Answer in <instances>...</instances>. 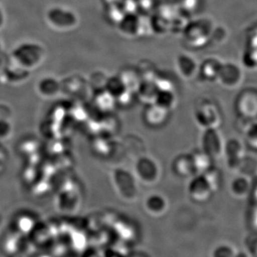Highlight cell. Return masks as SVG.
<instances>
[{"label": "cell", "instance_id": "obj_22", "mask_svg": "<svg viewBox=\"0 0 257 257\" xmlns=\"http://www.w3.org/2000/svg\"><path fill=\"white\" fill-rule=\"evenodd\" d=\"M238 173L240 175L245 176V177L251 179V177L257 175V159L256 157L248 156L246 155Z\"/></svg>", "mask_w": 257, "mask_h": 257}, {"label": "cell", "instance_id": "obj_23", "mask_svg": "<svg viewBox=\"0 0 257 257\" xmlns=\"http://www.w3.org/2000/svg\"><path fill=\"white\" fill-rule=\"evenodd\" d=\"M202 175L205 178L214 193L219 190L221 185V176L218 169L214 167H211L209 170L202 174Z\"/></svg>", "mask_w": 257, "mask_h": 257}, {"label": "cell", "instance_id": "obj_28", "mask_svg": "<svg viewBox=\"0 0 257 257\" xmlns=\"http://www.w3.org/2000/svg\"><path fill=\"white\" fill-rule=\"evenodd\" d=\"M199 0H181L180 5L186 13H194Z\"/></svg>", "mask_w": 257, "mask_h": 257}, {"label": "cell", "instance_id": "obj_30", "mask_svg": "<svg viewBox=\"0 0 257 257\" xmlns=\"http://www.w3.org/2000/svg\"><path fill=\"white\" fill-rule=\"evenodd\" d=\"M251 195L252 196L253 202L257 203V180L254 183L252 182Z\"/></svg>", "mask_w": 257, "mask_h": 257}, {"label": "cell", "instance_id": "obj_5", "mask_svg": "<svg viewBox=\"0 0 257 257\" xmlns=\"http://www.w3.org/2000/svg\"><path fill=\"white\" fill-rule=\"evenodd\" d=\"M244 146L237 139H231L225 143L224 155L226 157V163L231 172L238 173L245 156Z\"/></svg>", "mask_w": 257, "mask_h": 257}, {"label": "cell", "instance_id": "obj_18", "mask_svg": "<svg viewBox=\"0 0 257 257\" xmlns=\"http://www.w3.org/2000/svg\"><path fill=\"white\" fill-rule=\"evenodd\" d=\"M177 67L179 73L186 79L194 78L199 70L195 60L187 55H182L179 57Z\"/></svg>", "mask_w": 257, "mask_h": 257}, {"label": "cell", "instance_id": "obj_27", "mask_svg": "<svg viewBox=\"0 0 257 257\" xmlns=\"http://www.w3.org/2000/svg\"><path fill=\"white\" fill-rule=\"evenodd\" d=\"M248 145L252 148L257 150V122L254 121L249 128L245 133Z\"/></svg>", "mask_w": 257, "mask_h": 257}, {"label": "cell", "instance_id": "obj_8", "mask_svg": "<svg viewBox=\"0 0 257 257\" xmlns=\"http://www.w3.org/2000/svg\"><path fill=\"white\" fill-rule=\"evenodd\" d=\"M194 23L186 30V40L191 47H202L210 40L212 30H207V22L199 20Z\"/></svg>", "mask_w": 257, "mask_h": 257}, {"label": "cell", "instance_id": "obj_19", "mask_svg": "<svg viewBox=\"0 0 257 257\" xmlns=\"http://www.w3.org/2000/svg\"><path fill=\"white\" fill-rule=\"evenodd\" d=\"M139 99L147 105L155 103L158 89L155 81H142L138 90Z\"/></svg>", "mask_w": 257, "mask_h": 257}, {"label": "cell", "instance_id": "obj_24", "mask_svg": "<svg viewBox=\"0 0 257 257\" xmlns=\"http://www.w3.org/2000/svg\"><path fill=\"white\" fill-rule=\"evenodd\" d=\"M126 89L119 77L107 79L105 90L107 91L115 99H117Z\"/></svg>", "mask_w": 257, "mask_h": 257}, {"label": "cell", "instance_id": "obj_29", "mask_svg": "<svg viewBox=\"0 0 257 257\" xmlns=\"http://www.w3.org/2000/svg\"><path fill=\"white\" fill-rule=\"evenodd\" d=\"M248 219L250 224L253 227L257 228V203L253 202L248 211Z\"/></svg>", "mask_w": 257, "mask_h": 257}, {"label": "cell", "instance_id": "obj_13", "mask_svg": "<svg viewBox=\"0 0 257 257\" xmlns=\"http://www.w3.org/2000/svg\"><path fill=\"white\" fill-rule=\"evenodd\" d=\"M172 169L176 175L182 178L195 175L190 154H181L172 162Z\"/></svg>", "mask_w": 257, "mask_h": 257}, {"label": "cell", "instance_id": "obj_6", "mask_svg": "<svg viewBox=\"0 0 257 257\" xmlns=\"http://www.w3.org/2000/svg\"><path fill=\"white\" fill-rule=\"evenodd\" d=\"M236 109L239 116L255 120L257 118V92L253 89L243 91L236 101Z\"/></svg>", "mask_w": 257, "mask_h": 257}, {"label": "cell", "instance_id": "obj_25", "mask_svg": "<svg viewBox=\"0 0 257 257\" xmlns=\"http://www.w3.org/2000/svg\"><path fill=\"white\" fill-rule=\"evenodd\" d=\"M96 103H98V105L101 110L109 112L114 109L116 104V99L105 89L99 93L98 99H96Z\"/></svg>", "mask_w": 257, "mask_h": 257}, {"label": "cell", "instance_id": "obj_7", "mask_svg": "<svg viewBox=\"0 0 257 257\" xmlns=\"http://www.w3.org/2000/svg\"><path fill=\"white\" fill-rule=\"evenodd\" d=\"M189 197L194 202H207L214 194L210 186L202 175L193 176L187 188Z\"/></svg>", "mask_w": 257, "mask_h": 257}, {"label": "cell", "instance_id": "obj_12", "mask_svg": "<svg viewBox=\"0 0 257 257\" xmlns=\"http://www.w3.org/2000/svg\"><path fill=\"white\" fill-rule=\"evenodd\" d=\"M144 207L150 215L155 217L161 216L168 210V199L163 194L153 193L147 196L144 203Z\"/></svg>", "mask_w": 257, "mask_h": 257}, {"label": "cell", "instance_id": "obj_14", "mask_svg": "<svg viewBox=\"0 0 257 257\" xmlns=\"http://www.w3.org/2000/svg\"><path fill=\"white\" fill-rule=\"evenodd\" d=\"M61 84L53 77H45L40 79L37 84V92L39 95L45 99H52L59 95L61 92Z\"/></svg>", "mask_w": 257, "mask_h": 257}, {"label": "cell", "instance_id": "obj_15", "mask_svg": "<svg viewBox=\"0 0 257 257\" xmlns=\"http://www.w3.org/2000/svg\"><path fill=\"white\" fill-rule=\"evenodd\" d=\"M252 181L245 176L239 175L231 182L230 192L233 197L238 199H245L251 194Z\"/></svg>", "mask_w": 257, "mask_h": 257}, {"label": "cell", "instance_id": "obj_3", "mask_svg": "<svg viewBox=\"0 0 257 257\" xmlns=\"http://www.w3.org/2000/svg\"><path fill=\"white\" fill-rule=\"evenodd\" d=\"M134 175L138 182L146 186H153L160 182L162 170L155 159L147 155L139 157L134 167Z\"/></svg>", "mask_w": 257, "mask_h": 257}, {"label": "cell", "instance_id": "obj_17", "mask_svg": "<svg viewBox=\"0 0 257 257\" xmlns=\"http://www.w3.org/2000/svg\"><path fill=\"white\" fill-rule=\"evenodd\" d=\"M222 64L220 61L216 59H209L204 61L199 67V73L208 82L217 81Z\"/></svg>", "mask_w": 257, "mask_h": 257}, {"label": "cell", "instance_id": "obj_4", "mask_svg": "<svg viewBox=\"0 0 257 257\" xmlns=\"http://www.w3.org/2000/svg\"><path fill=\"white\" fill-rule=\"evenodd\" d=\"M201 146L213 160H217L224 155L225 143L222 135L218 128L203 130Z\"/></svg>", "mask_w": 257, "mask_h": 257}, {"label": "cell", "instance_id": "obj_10", "mask_svg": "<svg viewBox=\"0 0 257 257\" xmlns=\"http://www.w3.org/2000/svg\"><path fill=\"white\" fill-rule=\"evenodd\" d=\"M242 73L237 66L233 64H223L218 76L217 82L222 87L234 89L242 82Z\"/></svg>", "mask_w": 257, "mask_h": 257}, {"label": "cell", "instance_id": "obj_11", "mask_svg": "<svg viewBox=\"0 0 257 257\" xmlns=\"http://www.w3.org/2000/svg\"><path fill=\"white\" fill-rule=\"evenodd\" d=\"M170 111L157 105L155 103L148 104L145 111L143 117L145 123L152 127H160L165 124L170 117Z\"/></svg>", "mask_w": 257, "mask_h": 257}, {"label": "cell", "instance_id": "obj_26", "mask_svg": "<svg viewBox=\"0 0 257 257\" xmlns=\"http://www.w3.org/2000/svg\"><path fill=\"white\" fill-rule=\"evenodd\" d=\"M13 126L8 117L0 116V141H5L12 136Z\"/></svg>", "mask_w": 257, "mask_h": 257}, {"label": "cell", "instance_id": "obj_31", "mask_svg": "<svg viewBox=\"0 0 257 257\" xmlns=\"http://www.w3.org/2000/svg\"><path fill=\"white\" fill-rule=\"evenodd\" d=\"M5 24V17L4 13H3V10L0 8V28L4 25Z\"/></svg>", "mask_w": 257, "mask_h": 257}, {"label": "cell", "instance_id": "obj_20", "mask_svg": "<svg viewBox=\"0 0 257 257\" xmlns=\"http://www.w3.org/2000/svg\"><path fill=\"white\" fill-rule=\"evenodd\" d=\"M155 103L171 112L177 105V97L175 91H158Z\"/></svg>", "mask_w": 257, "mask_h": 257}, {"label": "cell", "instance_id": "obj_16", "mask_svg": "<svg viewBox=\"0 0 257 257\" xmlns=\"http://www.w3.org/2000/svg\"><path fill=\"white\" fill-rule=\"evenodd\" d=\"M189 154L192 158L195 175H202L213 167L214 160L207 153L203 151L202 149L193 150Z\"/></svg>", "mask_w": 257, "mask_h": 257}, {"label": "cell", "instance_id": "obj_21", "mask_svg": "<svg viewBox=\"0 0 257 257\" xmlns=\"http://www.w3.org/2000/svg\"><path fill=\"white\" fill-rule=\"evenodd\" d=\"M119 77L126 89L133 93L138 92L139 87L142 82L138 71L126 69L120 74Z\"/></svg>", "mask_w": 257, "mask_h": 257}, {"label": "cell", "instance_id": "obj_9", "mask_svg": "<svg viewBox=\"0 0 257 257\" xmlns=\"http://www.w3.org/2000/svg\"><path fill=\"white\" fill-rule=\"evenodd\" d=\"M77 17L70 11L55 8L47 14L49 23L57 30H69L75 28L77 24Z\"/></svg>", "mask_w": 257, "mask_h": 257}, {"label": "cell", "instance_id": "obj_2", "mask_svg": "<svg viewBox=\"0 0 257 257\" xmlns=\"http://www.w3.org/2000/svg\"><path fill=\"white\" fill-rule=\"evenodd\" d=\"M194 120L203 130L218 128L221 124V114L219 107L209 99L199 101L194 112Z\"/></svg>", "mask_w": 257, "mask_h": 257}, {"label": "cell", "instance_id": "obj_1", "mask_svg": "<svg viewBox=\"0 0 257 257\" xmlns=\"http://www.w3.org/2000/svg\"><path fill=\"white\" fill-rule=\"evenodd\" d=\"M115 191L125 202H133L140 194L138 179L134 174L124 169H116L111 175Z\"/></svg>", "mask_w": 257, "mask_h": 257}]
</instances>
